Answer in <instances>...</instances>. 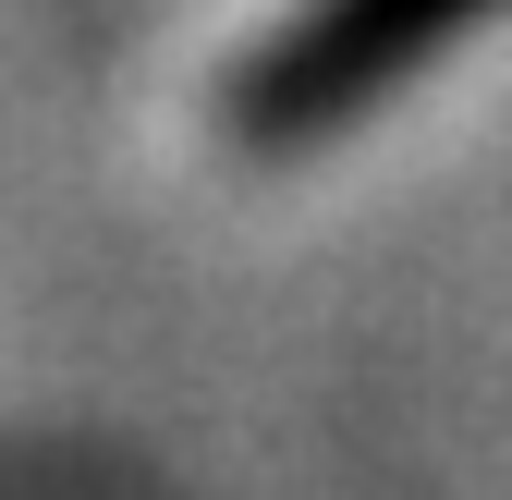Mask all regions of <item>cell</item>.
I'll return each mask as SVG.
<instances>
[{
  "label": "cell",
  "instance_id": "1",
  "mask_svg": "<svg viewBox=\"0 0 512 500\" xmlns=\"http://www.w3.org/2000/svg\"><path fill=\"white\" fill-rule=\"evenodd\" d=\"M488 13L500 0H293L220 74V135L244 159H305L354 135L391 86H415L439 49H464Z\"/></svg>",
  "mask_w": 512,
  "mask_h": 500
}]
</instances>
